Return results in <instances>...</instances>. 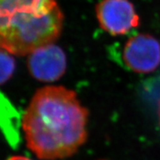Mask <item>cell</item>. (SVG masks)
<instances>
[{"label": "cell", "mask_w": 160, "mask_h": 160, "mask_svg": "<svg viewBox=\"0 0 160 160\" xmlns=\"http://www.w3.org/2000/svg\"><path fill=\"white\" fill-rule=\"evenodd\" d=\"M159 120H160V101H159Z\"/></svg>", "instance_id": "obj_9"}, {"label": "cell", "mask_w": 160, "mask_h": 160, "mask_svg": "<svg viewBox=\"0 0 160 160\" xmlns=\"http://www.w3.org/2000/svg\"><path fill=\"white\" fill-rule=\"evenodd\" d=\"M63 21L55 0H0V49L31 54L59 38Z\"/></svg>", "instance_id": "obj_2"}, {"label": "cell", "mask_w": 160, "mask_h": 160, "mask_svg": "<svg viewBox=\"0 0 160 160\" xmlns=\"http://www.w3.org/2000/svg\"><path fill=\"white\" fill-rule=\"evenodd\" d=\"M20 117L14 106L0 92V130L12 146H16L20 141Z\"/></svg>", "instance_id": "obj_6"}, {"label": "cell", "mask_w": 160, "mask_h": 160, "mask_svg": "<svg viewBox=\"0 0 160 160\" xmlns=\"http://www.w3.org/2000/svg\"><path fill=\"white\" fill-rule=\"evenodd\" d=\"M28 67L31 75L39 81H57L66 71V55L58 46L46 45L29 54Z\"/></svg>", "instance_id": "obj_5"}, {"label": "cell", "mask_w": 160, "mask_h": 160, "mask_svg": "<svg viewBox=\"0 0 160 160\" xmlns=\"http://www.w3.org/2000/svg\"><path fill=\"white\" fill-rule=\"evenodd\" d=\"M16 68V62L10 53L0 49V85L12 77Z\"/></svg>", "instance_id": "obj_7"}, {"label": "cell", "mask_w": 160, "mask_h": 160, "mask_svg": "<svg viewBox=\"0 0 160 160\" xmlns=\"http://www.w3.org/2000/svg\"><path fill=\"white\" fill-rule=\"evenodd\" d=\"M8 160H31V159L26 158V157H23V156H12L11 157V158H8Z\"/></svg>", "instance_id": "obj_8"}, {"label": "cell", "mask_w": 160, "mask_h": 160, "mask_svg": "<svg viewBox=\"0 0 160 160\" xmlns=\"http://www.w3.org/2000/svg\"><path fill=\"white\" fill-rule=\"evenodd\" d=\"M95 11L101 28L112 35L125 34L139 24V16L129 0H102Z\"/></svg>", "instance_id": "obj_3"}, {"label": "cell", "mask_w": 160, "mask_h": 160, "mask_svg": "<svg viewBox=\"0 0 160 160\" xmlns=\"http://www.w3.org/2000/svg\"><path fill=\"white\" fill-rule=\"evenodd\" d=\"M123 59L127 67L139 73L154 71L160 63V44L154 37L138 34L126 42Z\"/></svg>", "instance_id": "obj_4"}, {"label": "cell", "mask_w": 160, "mask_h": 160, "mask_svg": "<svg viewBox=\"0 0 160 160\" xmlns=\"http://www.w3.org/2000/svg\"><path fill=\"white\" fill-rule=\"evenodd\" d=\"M87 110L63 86L38 89L23 116L26 144L42 159L71 156L87 138Z\"/></svg>", "instance_id": "obj_1"}]
</instances>
